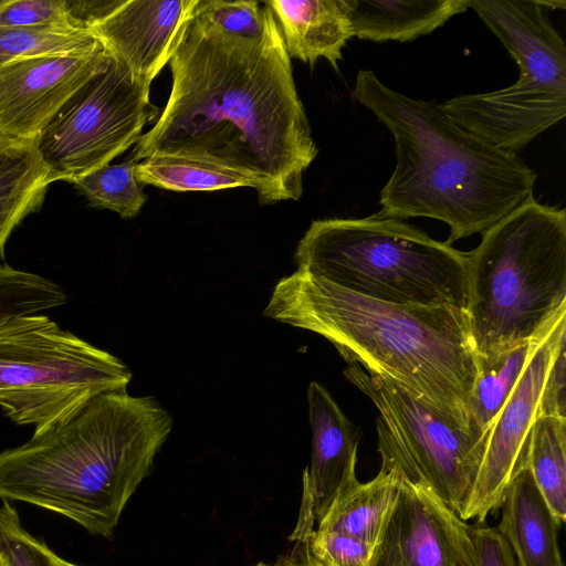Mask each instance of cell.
<instances>
[{
    "mask_svg": "<svg viewBox=\"0 0 566 566\" xmlns=\"http://www.w3.org/2000/svg\"><path fill=\"white\" fill-rule=\"evenodd\" d=\"M258 36L229 34L195 11L169 61L170 94L134 159H210L253 177L262 205L298 200L318 149L280 25L264 2Z\"/></svg>",
    "mask_w": 566,
    "mask_h": 566,
    "instance_id": "obj_1",
    "label": "cell"
},
{
    "mask_svg": "<svg viewBox=\"0 0 566 566\" xmlns=\"http://www.w3.org/2000/svg\"><path fill=\"white\" fill-rule=\"evenodd\" d=\"M352 97L395 140V169L380 190L382 218L447 223L448 244L483 233L534 198L537 178L523 158L469 132L436 102L412 98L360 70Z\"/></svg>",
    "mask_w": 566,
    "mask_h": 566,
    "instance_id": "obj_2",
    "label": "cell"
},
{
    "mask_svg": "<svg viewBox=\"0 0 566 566\" xmlns=\"http://www.w3.org/2000/svg\"><path fill=\"white\" fill-rule=\"evenodd\" d=\"M263 315L323 336L348 364L396 381L470 431L478 366L465 311L368 298L297 268L275 285Z\"/></svg>",
    "mask_w": 566,
    "mask_h": 566,
    "instance_id": "obj_3",
    "label": "cell"
},
{
    "mask_svg": "<svg viewBox=\"0 0 566 566\" xmlns=\"http://www.w3.org/2000/svg\"><path fill=\"white\" fill-rule=\"evenodd\" d=\"M172 428L153 397L91 399L67 419L0 452V497L66 516L109 537Z\"/></svg>",
    "mask_w": 566,
    "mask_h": 566,
    "instance_id": "obj_4",
    "label": "cell"
},
{
    "mask_svg": "<svg viewBox=\"0 0 566 566\" xmlns=\"http://www.w3.org/2000/svg\"><path fill=\"white\" fill-rule=\"evenodd\" d=\"M470 338L489 356L544 338L566 317V210L534 198L468 252Z\"/></svg>",
    "mask_w": 566,
    "mask_h": 566,
    "instance_id": "obj_5",
    "label": "cell"
},
{
    "mask_svg": "<svg viewBox=\"0 0 566 566\" xmlns=\"http://www.w3.org/2000/svg\"><path fill=\"white\" fill-rule=\"evenodd\" d=\"M295 260L313 276L368 298L467 312L468 252L402 220L377 213L315 220Z\"/></svg>",
    "mask_w": 566,
    "mask_h": 566,
    "instance_id": "obj_6",
    "label": "cell"
},
{
    "mask_svg": "<svg viewBox=\"0 0 566 566\" xmlns=\"http://www.w3.org/2000/svg\"><path fill=\"white\" fill-rule=\"evenodd\" d=\"M520 69L512 85L447 99L462 127L507 151L523 149L566 115V46L541 0H471Z\"/></svg>",
    "mask_w": 566,
    "mask_h": 566,
    "instance_id": "obj_7",
    "label": "cell"
},
{
    "mask_svg": "<svg viewBox=\"0 0 566 566\" xmlns=\"http://www.w3.org/2000/svg\"><path fill=\"white\" fill-rule=\"evenodd\" d=\"M132 378L117 357L62 329L41 313L0 323V407L39 431L91 399L126 391Z\"/></svg>",
    "mask_w": 566,
    "mask_h": 566,
    "instance_id": "obj_8",
    "label": "cell"
},
{
    "mask_svg": "<svg viewBox=\"0 0 566 566\" xmlns=\"http://www.w3.org/2000/svg\"><path fill=\"white\" fill-rule=\"evenodd\" d=\"M345 377L378 409L381 459L407 481L430 491L458 515L479 472L489 437L453 424L396 381L349 363Z\"/></svg>",
    "mask_w": 566,
    "mask_h": 566,
    "instance_id": "obj_9",
    "label": "cell"
},
{
    "mask_svg": "<svg viewBox=\"0 0 566 566\" xmlns=\"http://www.w3.org/2000/svg\"><path fill=\"white\" fill-rule=\"evenodd\" d=\"M150 85L115 56L55 114L35 140L50 182L72 180L108 165L136 145L158 115Z\"/></svg>",
    "mask_w": 566,
    "mask_h": 566,
    "instance_id": "obj_10",
    "label": "cell"
},
{
    "mask_svg": "<svg viewBox=\"0 0 566 566\" xmlns=\"http://www.w3.org/2000/svg\"><path fill=\"white\" fill-rule=\"evenodd\" d=\"M566 337V317L538 344L518 382L496 417L474 484L459 517L484 523L502 506L518 471L527 462L530 432L549 365Z\"/></svg>",
    "mask_w": 566,
    "mask_h": 566,
    "instance_id": "obj_11",
    "label": "cell"
},
{
    "mask_svg": "<svg viewBox=\"0 0 566 566\" xmlns=\"http://www.w3.org/2000/svg\"><path fill=\"white\" fill-rule=\"evenodd\" d=\"M87 54H46L0 66V138L35 142L62 106L108 61Z\"/></svg>",
    "mask_w": 566,
    "mask_h": 566,
    "instance_id": "obj_12",
    "label": "cell"
},
{
    "mask_svg": "<svg viewBox=\"0 0 566 566\" xmlns=\"http://www.w3.org/2000/svg\"><path fill=\"white\" fill-rule=\"evenodd\" d=\"M369 566H476V552L469 525L430 491L402 478Z\"/></svg>",
    "mask_w": 566,
    "mask_h": 566,
    "instance_id": "obj_13",
    "label": "cell"
},
{
    "mask_svg": "<svg viewBox=\"0 0 566 566\" xmlns=\"http://www.w3.org/2000/svg\"><path fill=\"white\" fill-rule=\"evenodd\" d=\"M198 0H119L87 30L140 81L150 85L169 63Z\"/></svg>",
    "mask_w": 566,
    "mask_h": 566,
    "instance_id": "obj_14",
    "label": "cell"
},
{
    "mask_svg": "<svg viewBox=\"0 0 566 566\" xmlns=\"http://www.w3.org/2000/svg\"><path fill=\"white\" fill-rule=\"evenodd\" d=\"M312 429V460L304 471L313 516L318 522L336 495L358 481V433L325 387L312 381L307 388Z\"/></svg>",
    "mask_w": 566,
    "mask_h": 566,
    "instance_id": "obj_15",
    "label": "cell"
},
{
    "mask_svg": "<svg viewBox=\"0 0 566 566\" xmlns=\"http://www.w3.org/2000/svg\"><path fill=\"white\" fill-rule=\"evenodd\" d=\"M280 23L287 54L313 65L326 59L337 70L342 50L353 38L344 0L266 1Z\"/></svg>",
    "mask_w": 566,
    "mask_h": 566,
    "instance_id": "obj_16",
    "label": "cell"
},
{
    "mask_svg": "<svg viewBox=\"0 0 566 566\" xmlns=\"http://www.w3.org/2000/svg\"><path fill=\"white\" fill-rule=\"evenodd\" d=\"M501 507L496 528L518 566H564L557 542L559 524L537 489L527 462L514 478Z\"/></svg>",
    "mask_w": 566,
    "mask_h": 566,
    "instance_id": "obj_17",
    "label": "cell"
},
{
    "mask_svg": "<svg viewBox=\"0 0 566 566\" xmlns=\"http://www.w3.org/2000/svg\"><path fill=\"white\" fill-rule=\"evenodd\" d=\"M353 35L407 42L427 35L471 8V0H344Z\"/></svg>",
    "mask_w": 566,
    "mask_h": 566,
    "instance_id": "obj_18",
    "label": "cell"
},
{
    "mask_svg": "<svg viewBox=\"0 0 566 566\" xmlns=\"http://www.w3.org/2000/svg\"><path fill=\"white\" fill-rule=\"evenodd\" d=\"M401 480L397 468L381 459L380 470L373 480L357 481L336 495L317 522V530L342 533L375 547L396 502Z\"/></svg>",
    "mask_w": 566,
    "mask_h": 566,
    "instance_id": "obj_19",
    "label": "cell"
},
{
    "mask_svg": "<svg viewBox=\"0 0 566 566\" xmlns=\"http://www.w3.org/2000/svg\"><path fill=\"white\" fill-rule=\"evenodd\" d=\"M50 184L35 142L0 138V258L12 230L39 209Z\"/></svg>",
    "mask_w": 566,
    "mask_h": 566,
    "instance_id": "obj_20",
    "label": "cell"
},
{
    "mask_svg": "<svg viewBox=\"0 0 566 566\" xmlns=\"http://www.w3.org/2000/svg\"><path fill=\"white\" fill-rule=\"evenodd\" d=\"M544 338L489 356L476 355L478 374L467 407L472 433L489 437L496 417Z\"/></svg>",
    "mask_w": 566,
    "mask_h": 566,
    "instance_id": "obj_21",
    "label": "cell"
},
{
    "mask_svg": "<svg viewBox=\"0 0 566 566\" xmlns=\"http://www.w3.org/2000/svg\"><path fill=\"white\" fill-rule=\"evenodd\" d=\"M139 184L172 191H213L227 188L251 187L258 181L241 171L207 158L155 154L136 165Z\"/></svg>",
    "mask_w": 566,
    "mask_h": 566,
    "instance_id": "obj_22",
    "label": "cell"
},
{
    "mask_svg": "<svg viewBox=\"0 0 566 566\" xmlns=\"http://www.w3.org/2000/svg\"><path fill=\"white\" fill-rule=\"evenodd\" d=\"M527 467L553 516L566 517V419L537 417L530 432Z\"/></svg>",
    "mask_w": 566,
    "mask_h": 566,
    "instance_id": "obj_23",
    "label": "cell"
},
{
    "mask_svg": "<svg viewBox=\"0 0 566 566\" xmlns=\"http://www.w3.org/2000/svg\"><path fill=\"white\" fill-rule=\"evenodd\" d=\"M298 524L291 538L296 539L292 556L303 566H369L374 547L345 534L313 531V511L308 492L303 488Z\"/></svg>",
    "mask_w": 566,
    "mask_h": 566,
    "instance_id": "obj_24",
    "label": "cell"
},
{
    "mask_svg": "<svg viewBox=\"0 0 566 566\" xmlns=\"http://www.w3.org/2000/svg\"><path fill=\"white\" fill-rule=\"evenodd\" d=\"M136 165L134 158L108 164L71 182L92 206L109 209L125 219L134 218L147 200L136 178Z\"/></svg>",
    "mask_w": 566,
    "mask_h": 566,
    "instance_id": "obj_25",
    "label": "cell"
},
{
    "mask_svg": "<svg viewBox=\"0 0 566 566\" xmlns=\"http://www.w3.org/2000/svg\"><path fill=\"white\" fill-rule=\"evenodd\" d=\"M104 49L85 29L45 30L0 27V66L46 54H87Z\"/></svg>",
    "mask_w": 566,
    "mask_h": 566,
    "instance_id": "obj_26",
    "label": "cell"
},
{
    "mask_svg": "<svg viewBox=\"0 0 566 566\" xmlns=\"http://www.w3.org/2000/svg\"><path fill=\"white\" fill-rule=\"evenodd\" d=\"M65 302L66 295L55 282L0 264V323L14 316L42 313Z\"/></svg>",
    "mask_w": 566,
    "mask_h": 566,
    "instance_id": "obj_27",
    "label": "cell"
},
{
    "mask_svg": "<svg viewBox=\"0 0 566 566\" xmlns=\"http://www.w3.org/2000/svg\"><path fill=\"white\" fill-rule=\"evenodd\" d=\"M0 560L4 566H78L64 560L25 531L6 500L0 506Z\"/></svg>",
    "mask_w": 566,
    "mask_h": 566,
    "instance_id": "obj_28",
    "label": "cell"
},
{
    "mask_svg": "<svg viewBox=\"0 0 566 566\" xmlns=\"http://www.w3.org/2000/svg\"><path fill=\"white\" fill-rule=\"evenodd\" d=\"M0 27L77 30L66 1L62 0H0Z\"/></svg>",
    "mask_w": 566,
    "mask_h": 566,
    "instance_id": "obj_29",
    "label": "cell"
},
{
    "mask_svg": "<svg viewBox=\"0 0 566 566\" xmlns=\"http://www.w3.org/2000/svg\"><path fill=\"white\" fill-rule=\"evenodd\" d=\"M196 13L233 35L258 36L264 28V7L253 0H198Z\"/></svg>",
    "mask_w": 566,
    "mask_h": 566,
    "instance_id": "obj_30",
    "label": "cell"
},
{
    "mask_svg": "<svg viewBox=\"0 0 566 566\" xmlns=\"http://www.w3.org/2000/svg\"><path fill=\"white\" fill-rule=\"evenodd\" d=\"M564 337L549 365L538 401L537 417L554 416L566 419V381Z\"/></svg>",
    "mask_w": 566,
    "mask_h": 566,
    "instance_id": "obj_31",
    "label": "cell"
},
{
    "mask_svg": "<svg viewBox=\"0 0 566 566\" xmlns=\"http://www.w3.org/2000/svg\"><path fill=\"white\" fill-rule=\"evenodd\" d=\"M476 552V566H516L514 554L496 527L484 523L469 526Z\"/></svg>",
    "mask_w": 566,
    "mask_h": 566,
    "instance_id": "obj_32",
    "label": "cell"
},
{
    "mask_svg": "<svg viewBox=\"0 0 566 566\" xmlns=\"http://www.w3.org/2000/svg\"><path fill=\"white\" fill-rule=\"evenodd\" d=\"M276 566H303L297 559L293 556L291 558L282 559Z\"/></svg>",
    "mask_w": 566,
    "mask_h": 566,
    "instance_id": "obj_33",
    "label": "cell"
},
{
    "mask_svg": "<svg viewBox=\"0 0 566 566\" xmlns=\"http://www.w3.org/2000/svg\"><path fill=\"white\" fill-rule=\"evenodd\" d=\"M255 566H268V565H266V564H264V563H259V564H256Z\"/></svg>",
    "mask_w": 566,
    "mask_h": 566,
    "instance_id": "obj_34",
    "label": "cell"
},
{
    "mask_svg": "<svg viewBox=\"0 0 566 566\" xmlns=\"http://www.w3.org/2000/svg\"><path fill=\"white\" fill-rule=\"evenodd\" d=\"M0 566H4L1 560H0Z\"/></svg>",
    "mask_w": 566,
    "mask_h": 566,
    "instance_id": "obj_35",
    "label": "cell"
}]
</instances>
